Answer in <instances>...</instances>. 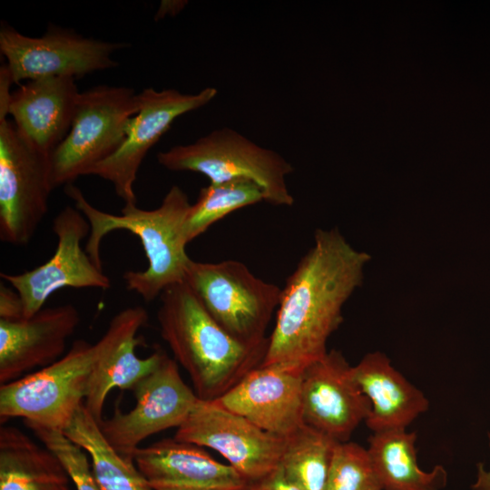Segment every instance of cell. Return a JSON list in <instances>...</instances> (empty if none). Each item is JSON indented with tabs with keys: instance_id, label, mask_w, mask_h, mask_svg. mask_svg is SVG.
I'll list each match as a JSON object with an SVG mask.
<instances>
[{
	"instance_id": "30bf717a",
	"label": "cell",
	"mask_w": 490,
	"mask_h": 490,
	"mask_svg": "<svg viewBox=\"0 0 490 490\" xmlns=\"http://www.w3.org/2000/svg\"><path fill=\"white\" fill-rule=\"evenodd\" d=\"M173 438L217 451L249 482L279 466L286 443L215 400L200 398Z\"/></svg>"
},
{
	"instance_id": "5bb4252c",
	"label": "cell",
	"mask_w": 490,
	"mask_h": 490,
	"mask_svg": "<svg viewBox=\"0 0 490 490\" xmlns=\"http://www.w3.org/2000/svg\"><path fill=\"white\" fill-rule=\"evenodd\" d=\"M302 420L338 442H347L371 405L341 352L330 350L301 373Z\"/></svg>"
},
{
	"instance_id": "52a82bcc",
	"label": "cell",
	"mask_w": 490,
	"mask_h": 490,
	"mask_svg": "<svg viewBox=\"0 0 490 490\" xmlns=\"http://www.w3.org/2000/svg\"><path fill=\"white\" fill-rule=\"evenodd\" d=\"M184 281L230 335L251 345L268 341L265 332L281 296L279 286L233 260L216 263L191 260Z\"/></svg>"
},
{
	"instance_id": "7c38bea8",
	"label": "cell",
	"mask_w": 490,
	"mask_h": 490,
	"mask_svg": "<svg viewBox=\"0 0 490 490\" xmlns=\"http://www.w3.org/2000/svg\"><path fill=\"white\" fill-rule=\"evenodd\" d=\"M131 391L134 407L127 412L116 407L109 418L99 423L107 441L126 456H132L146 438L178 428L199 399L183 381L177 362L166 353L155 369Z\"/></svg>"
},
{
	"instance_id": "8fae6325",
	"label": "cell",
	"mask_w": 490,
	"mask_h": 490,
	"mask_svg": "<svg viewBox=\"0 0 490 490\" xmlns=\"http://www.w3.org/2000/svg\"><path fill=\"white\" fill-rule=\"evenodd\" d=\"M57 238L54 255L44 264L17 274L1 272L0 277L18 294L24 318H30L44 308L55 291L64 289H101L111 286L85 250L82 241L88 237L87 219L74 206H65L53 220Z\"/></svg>"
},
{
	"instance_id": "83f0119b",
	"label": "cell",
	"mask_w": 490,
	"mask_h": 490,
	"mask_svg": "<svg viewBox=\"0 0 490 490\" xmlns=\"http://www.w3.org/2000/svg\"><path fill=\"white\" fill-rule=\"evenodd\" d=\"M24 318L21 299L17 292L1 282L0 319L15 320Z\"/></svg>"
},
{
	"instance_id": "ba28073f",
	"label": "cell",
	"mask_w": 490,
	"mask_h": 490,
	"mask_svg": "<svg viewBox=\"0 0 490 490\" xmlns=\"http://www.w3.org/2000/svg\"><path fill=\"white\" fill-rule=\"evenodd\" d=\"M0 114V240L27 245L48 211L50 155L31 144Z\"/></svg>"
},
{
	"instance_id": "277c9868",
	"label": "cell",
	"mask_w": 490,
	"mask_h": 490,
	"mask_svg": "<svg viewBox=\"0 0 490 490\" xmlns=\"http://www.w3.org/2000/svg\"><path fill=\"white\" fill-rule=\"evenodd\" d=\"M158 162L172 172H193L205 175L211 183L248 179L263 191L265 201L291 206L286 177L291 164L273 150L256 144L233 129L225 127L192 143L177 145L157 154Z\"/></svg>"
},
{
	"instance_id": "4dcf8cb0",
	"label": "cell",
	"mask_w": 490,
	"mask_h": 490,
	"mask_svg": "<svg viewBox=\"0 0 490 490\" xmlns=\"http://www.w3.org/2000/svg\"><path fill=\"white\" fill-rule=\"evenodd\" d=\"M186 5L185 1H163L155 15V20L162 18L166 15L179 13Z\"/></svg>"
},
{
	"instance_id": "4316f807",
	"label": "cell",
	"mask_w": 490,
	"mask_h": 490,
	"mask_svg": "<svg viewBox=\"0 0 490 490\" xmlns=\"http://www.w3.org/2000/svg\"><path fill=\"white\" fill-rule=\"evenodd\" d=\"M36 438L64 465L76 490H102L93 473L87 453L63 431L24 421Z\"/></svg>"
},
{
	"instance_id": "f1b7e54d",
	"label": "cell",
	"mask_w": 490,
	"mask_h": 490,
	"mask_svg": "<svg viewBox=\"0 0 490 490\" xmlns=\"http://www.w3.org/2000/svg\"><path fill=\"white\" fill-rule=\"evenodd\" d=\"M247 490H302L283 474L280 466L268 475L252 482H249Z\"/></svg>"
},
{
	"instance_id": "6da1fadb",
	"label": "cell",
	"mask_w": 490,
	"mask_h": 490,
	"mask_svg": "<svg viewBox=\"0 0 490 490\" xmlns=\"http://www.w3.org/2000/svg\"><path fill=\"white\" fill-rule=\"evenodd\" d=\"M369 260L370 255L353 248L338 229L316 230L312 247L281 289L261 365L301 374L322 358Z\"/></svg>"
},
{
	"instance_id": "d6986e66",
	"label": "cell",
	"mask_w": 490,
	"mask_h": 490,
	"mask_svg": "<svg viewBox=\"0 0 490 490\" xmlns=\"http://www.w3.org/2000/svg\"><path fill=\"white\" fill-rule=\"evenodd\" d=\"M80 94L73 77L30 80L0 103V114L10 115L31 144L51 155L71 129Z\"/></svg>"
},
{
	"instance_id": "44dd1931",
	"label": "cell",
	"mask_w": 490,
	"mask_h": 490,
	"mask_svg": "<svg viewBox=\"0 0 490 490\" xmlns=\"http://www.w3.org/2000/svg\"><path fill=\"white\" fill-rule=\"evenodd\" d=\"M59 458L14 426L0 428V490H70Z\"/></svg>"
},
{
	"instance_id": "4fadbf2b",
	"label": "cell",
	"mask_w": 490,
	"mask_h": 490,
	"mask_svg": "<svg viewBox=\"0 0 490 490\" xmlns=\"http://www.w3.org/2000/svg\"><path fill=\"white\" fill-rule=\"evenodd\" d=\"M217 93L214 87H206L197 93H182L175 89H143L139 93V111L127 124L124 142L112 156L93 166L87 175H95L111 182L124 205L136 204L134 183L148 152L178 117L205 106Z\"/></svg>"
},
{
	"instance_id": "ac0fdd59",
	"label": "cell",
	"mask_w": 490,
	"mask_h": 490,
	"mask_svg": "<svg viewBox=\"0 0 490 490\" xmlns=\"http://www.w3.org/2000/svg\"><path fill=\"white\" fill-rule=\"evenodd\" d=\"M132 457L152 490H247L249 481L201 446L164 438L138 447Z\"/></svg>"
},
{
	"instance_id": "9c48e42d",
	"label": "cell",
	"mask_w": 490,
	"mask_h": 490,
	"mask_svg": "<svg viewBox=\"0 0 490 490\" xmlns=\"http://www.w3.org/2000/svg\"><path fill=\"white\" fill-rule=\"evenodd\" d=\"M126 46L84 37L71 29L50 25L41 37H30L2 24L0 51L13 83L44 77L75 80L88 74L118 66L112 54Z\"/></svg>"
},
{
	"instance_id": "f546056e",
	"label": "cell",
	"mask_w": 490,
	"mask_h": 490,
	"mask_svg": "<svg viewBox=\"0 0 490 490\" xmlns=\"http://www.w3.org/2000/svg\"><path fill=\"white\" fill-rule=\"evenodd\" d=\"M490 446V435H489ZM474 490H490V468L485 469L484 465L477 464L476 479L472 485Z\"/></svg>"
},
{
	"instance_id": "484cf974",
	"label": "cell",
	"mask_w": 490,
	"mask_h": 490,
	"mask_svg": "<svg viewBox=\"0 0 490 490\" xmlns=\"http://www.w3.org/2000/svg\"><path fill=\"white\" fill-rule=\"evenodd\" d=\"M325 490H382L368 448L353 442L337 443Z\"/></svg>"
},
{
	"instance_id": "5b68a950",
	"label": "cell",
	"mask_w": 490,
	"mask_h": 490,
	"mask_svg": "<svg viewBox=\"0 0 490 490\" xmlns=\"http://www.w3.org/2000/svg\"><path fill=\"white\" fill-rule=\"evenodd\" d=\"M97 343L74 341L55 362L0 386L1 422L12 417L64 431L84 403Z\"/></svg>"
},
{
	"instance_id": "2e32d148",
	"label": "cell",
	"mask_w": 490,
	"mask_h": 490,
	"mask_svg": "<svg viewBox=\"0 0 490 490\" xmlns=\"http://www.w3.org/2000/svg\"><path fill=\"white\" fill-rule=\"evenodd\" d=\"M80 319L73 304L43 308L30 318L0 319V384L62 358Z\"/></svg>"
},
{
	"instance_id": "7a4b0ae2",
	"label": "cell",
	"mask_w": 490,
	"mask_h": 490,
	"mask_svg": "<svg viewBox=\"0 0 490 490\" xmlns=\"http://www.w3.org/2000/svg\"><path fill=\"white\" fill-rule=\"evenodd\" d=\"M160 299L161 336L174 360L188 373L200 399L220 397L261 365L269 338L262 344L251 345L230 335L185 281L164 289Z\"/></svg>"
},
{
	"instance_id": "603a6c76",
	"label": "cell",
	"mask_w": 490,
	"mask_h": 490,
	"mask_svg": "<svg viewBox=\"0 0 490 490\" xmlns=\"http://www.w3.org/2000/svg\"><path fill=\"white\" fill-rule=\"evenodd\" d=\"M90 456L102 490H152L132 456L117 451L104 437L99 422L83 404L63 431Z\"/></svg>"
},
{
	"instance_id": "ffe728a7",
	"label": "cell",
	"mask_w": 490,
	"mask_h": 490,
	"mask_svg": "<svg viewBox=\"0 0 490 490\" xmlns=\"http://www.w3.org/2000/svg\"><path fill=\"white\" fill-rule=\"evenodd\" d=\"M353 373L370 402L371 411L366 423L374 433L406 428L428 409L429 403L425 395L381 352L365 355L353 367Z\"/></svg>"
},
{
	"instance_id": "cb8c5ba5",
	"label": "cell",
	"mask_w": 490,
	"mask_h": 490,
	"mask_svg": "<svg viewBox=\"0 0 490 490\" xmlns=\"http://www.w3.org/2000/svg\"><path fill=\"white\" fill-rule=\"evenodd\" d=\"M329 436L303 424L286 438L279 466L302 490H325L334 448Z\"/></svg>"
},
{
	"instance_id": "8992f818",
	"label": "cell",
	"mask_w": 490,
	"mask_h": 490,
	"mask_svg": "<svg viewBox=\"0 0 490 490\" xmlns=\"http://www.w3.org/2000/svg\"><path fill=\"white\" fill-rule=\"evenodd\" d=\"M139 108V93L130 87L99 85L81 93L71 129L50 155L54 188L72 184L112 156Z\"/></svg>"
},
{
	"instance_id": "3957f363",
	"label": "cell",
	"mask_w": 490,
	"mask_h": 490,
	"mask_svg": "<svg viewBox=\"0 0 490 490\" xmlns=\"http://www.w3.org/2000/svg\"><path fill=\"white\" fill-rule=\"evenodd\" d=\"M64 191L89 222L85 250L98 267L102 268L101 242L108 233L124 230L140 239L148 266L142 271L124 272L128 290L151 302L170 286L184 281L191 260L186 252L184 222L191 204L182 189L173 185L156 209L124 205L119 215L93 206L73 183L66 185Z\"/></svg>"
},
{
	"instance_id": "7402d4cb",
	"label": "cell",
	"mask_w": 490,
	"mask_h": 490,
	"mask_svg": "<svg viewBox=\"0 0 490 490\" xmlns=\"http://www.w3.org/2000/svg\"><path fill=\"white\" fill-rule=\"evenodd\" d=\"M416 436L406 428L375 432L368 451L382 490H442L447 473L441 465L422 470L416 461Z\"/></svg>"
},
{
	"instance_id": "d4e9b609",
	"label": "cell",
	"mask_w": 490,
	"mask_h": 490,
	"mask_svg": "<svg viewBox=\"0 0 490 490\" xmlns=\"http://www.w3.org/2000/svg\"><path fill=\"white\" fill-rule=\"evenodd\" d=\"M262 201H265L262 189L248 179L210 183L201 188L184 222L188 244L232 211Z\"/></svg>"
},
{
	"instance_id": "e0dca14e",
	"label": "cell",
	"mask_w": 490,
	"mask_h": 490,
	"mask_svg": "<svg viewBox=\"0 0 490 490\" xmlns=\"http://www.w3.org/2000/svg\"><path fill=\"white\" fill-rule=\"evenodd\" d=\"M215 401L260 429L287 438L304 423L301 374L259 366Z\"/></svg>"
},
{
	"instance_id": "9a60e30c",
	"label": "cell",
	"mask_w": 490,
	"mask_h": 490,
	"mask_svg": "<svg viewBox=\"0 0 490 490\" xmlns=\"http://www.w3.org/2000/svg\"><path fill=\"white\" fill-rule=\"evenodd\" d=\"M147 320L144 308H126L113 316L105 333L96 342L99 356L83 404L99 423L103 420L104 403L110 391L116 387L132 390L155 369L165 353L157 348L147 358L137 356V333Z\"/></svg>"
}]
</instances>
